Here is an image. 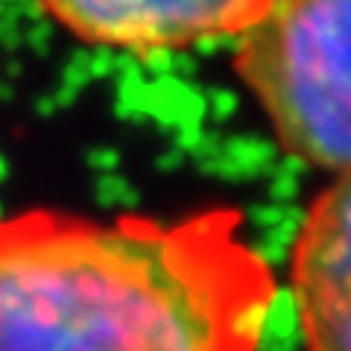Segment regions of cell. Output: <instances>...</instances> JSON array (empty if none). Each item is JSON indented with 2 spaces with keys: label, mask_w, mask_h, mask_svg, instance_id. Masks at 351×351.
Listing matches in <instances>:
<instances>
[{
  "label": "cell",
  "mask_w": 351,
  "mask_h": 351,
  "mask_svg": "<svg viewBox=\"0 0 351 351\" xmlns=\"http://www.w3.org/2000/svg\"><path fill=\"white\" fill-rule=\"evenodd\" d=\"M276 295L237 208L0 219V351H261Z\"/></svg>",
  "instance_id": "6da1fadb"
},
{
  "label": "cell",
  "mask_w": 351,
  "mask_h": 351,
  "mask_svg": "<svg viewBox=\"0 0 351 351\" xmlns=\"http://www.w3.org/2000/svg\"><path fill=\"white\" fill-rule=\"evenodd\" d=\"M234 71L290 156L351 176V0H272Z\"/></svg>",
  "instance_id": "7a4b0ae2"
},
{
  "label": "cell",
  "mask_w": 351,
  "mask_h": 351,
  "mask_svg": "<svg viewBox=\"0 0 351 351\" xmlns=\"http://www.w3.org/2000/svg\"><path fill=\"white\" fill-rule=\"evenodd\" d=\"M272 0H182V3H44L41 12L80 41L135 56L188 50L193 44L243 36Z\"/></svg>",
  "instance_id": "3957f363"
},
{
  "label": "cell",
  "mask_w": 351,
  "mask_h": 351,
  "mask_svg": "<svg viewBox=\"0 0 351 351\" xmlns=\"http://www.w3.org/2000/svg\"><path fill=\"white\" fill-rule=\"evenodd\" d=\"M307 351H351V176L316 196L290 263Z\"/></svg>",
  "instance_id": "277c9868"
}]
</instances>
